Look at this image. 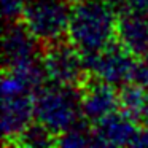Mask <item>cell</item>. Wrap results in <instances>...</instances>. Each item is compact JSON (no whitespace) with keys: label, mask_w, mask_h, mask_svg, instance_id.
Listing matches in <instances>:
<instances>
[{"label":"cell","mask_w":148,"mask_h":148,"mask_svg":"<svg viewBox=\"0 0 148 148\" xmlns=\"http://www.w3.org/2000/svg\"><path fill=\"white\" fill-rule=\"evenodd\" d=\"M118 13L105 0H78L72 7L67 37L83 56L96 54L118 40Z\"/></svg>","instance_id":"1"},{"label":"cell","mask_w":148,"mask_h":148,"mask_svg":"<svg viewBox=\"0 0 148 148\" xmlns=\"http://www.w3.org/2000/svg\"><path fill=\"white\" fill-rule=\"evenodd\" d=\"M34 113L35 121L59 137L84 119L78 86L45 83L34 94Z\"/></svg>","instance_id":"2"},{"label":"cell","mask_w":148,"mask_h":148,"mask_svg":"<svg viewBox=\"0 0 148 148\" xmlns=\"http://www.w3.org/2000/svg\"><path fill=\"white\" fill-rule=\"evenodd\" d=\"M72 7L70 0H27L19 19L43 46L67 37Z\"/></svg>","instance_id":"3"},{"label":"cell","mask_w":148,"mask_h":148,"mask_svg":"<svg viewBox=\"0 0 148 148\" xmlns=\"http://www.w3.org/2000/svg\"><path fill=\"white\" fill-rule=\"evenodd\" d=\"M42 64L48 81L78 86L88 73L81 51L69 37L42 46Z\"/></svg>","instance_id":"4"},{"label":"cell","mask_w":148,"mask_h":148,"mask_svg":"<svg viewBox=\"0 0 148 148\" xmlns=\"http://www.w3.org/2000/svg\"><path fill=\"white\" fill-rule=\"evenodd\" d=\"M83 58L88 70L99 75L100 78L115 86H123L134 80L135 69L140 61L131 51H127L118 40L103 48L102 51Z\"/></svg>","instance_id":"5"},{"label":"cell","mask_w":148,"mask_h":148,"mask_svg":"<svg viewBox=\"0 0 148 148\" xmlns=\"http://www.w3.org/2000/svg\"><path fill=\"white\" fill-rule=\"evenodd\" d=\"M81 97V110L86 121L94 124L103 116L119 108V88L88 70L78 84Z\"/></svg>","instance_id":"6"},{"label":"cell","mask_w":148,"mask_h":148,"mask_svg":"<svg viewBox=\"0 0 148 148\" xmlns=\"http://www.w3.org/2000/svg\"><path fill=\"white\" fill-rule=\"evenodd\" d=\"M42 59V45L27 30L21 19L5 23L3 69L27 65Z\"/></svg>","instance_id":"7"},{"label":"cell","mask_w":148,"mask_h":148,"mask_svg":"<svg viewBox=\"0 0 148 148\" xmlns=\"http://www.w3.org/2000/svg\"><path fill=\"white\" fill-rule=\"evenodd\" d=\"M142 127V123L135 121L118 108L94 123L92 132L97 147H127L137 145Z\"/></svg>","instance_id":"8"},{"label":"cell","mask_w":148,"mask_h":148,"mask_svg":"<svg viewBox=\"0 0 148 148\" xmlns=\"http://www.w3.org/2000/svg\"><path fill=\"white\" fill-rule=\"evenodd\" d=\"M34 121V94H2V135L5 147H10Z\"/></svg>","instance_id":"9"},{"label":"cell","mask_w":148,"mask_h":148,"mask_svg":"<svg viewBox=\"0 0 148 148\" xmlns=\"http://www.w3.org/2000/svg\"><path fill=\"white\" fill-rule=\"evenodd\" d=\"M118 42L137 59L148 58V14L140 11H121L116 23Z\"/></svg>","instance_id":"10"},{"label":"cell","mask_w":148,"mask_h":148,"mask_svg":"<svg viewBox=\"0 0 148 148\" xmlns=\"http://www.w3.org/2000/svg\"><path fill=\"white\" fill-rule=\"evenodd\" d=\"M148 89L137 81H129V83L119 86V110L135 121L142 123L145 102H147Z\"/></svg>","instance_id":"11"},{"label":"cell","mask_w":148,"mask_h":148,"mask_svg":"<svg viewBox=\"0 0 148 148\" xmlns=\"http://www.w3.org/2000/svg\"><path fill=\"white\" fill-rule=\"evenodd\" d=\"M58 137L51 131L40 124L38 121H34L24 132H21L16 138L10 143V147L23 148V147H30V148H38V147H56Z\"/></svg>","instance_id":"12"},{"label":"cell","mask_w":148,"mask_h":148,"mask_svg":"<svg viewBox=\"0 0 148 148\" xmlns=\"http://www.w3.org/2000/svg\"><path fill=\"white\" fill-rule=\"evenodd\" d=\"M26 3H27V0H2L5 23L19 19L21 14H23L24 7H26Z\"/></svg>","instance_id":"13"},{"label":"cell","mask_w":148,"mask_h":148,"mask_svg":"<svg viewBox=\"0 0 148 148\" xmlns=\"http://www.w3.org/2000/svg\"><path fill=\"white\" fill-rule=\"evenodd\" d=\"M142 124H143V126H148V94H147V102H145L143 115H142Z\"/></svg>","instance_id":"14"}]
</instances>
